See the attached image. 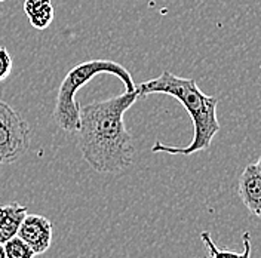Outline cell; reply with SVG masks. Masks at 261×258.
<instances>
[{"instance_id":"cell-10","label":"cell","mask_w":261,"mask_h":258,"mask_svg":"<svg viewBox=\"0 0 261 258\" xmlns=\"http://www.w3.org/2000/svg\"><path fill=\"white\" fill-rule=\"evenodd\" d=\"M5 246V252L8 258H34L36 254L32 248L29 246V243L24 242L19 236H14L9 241L3 243Z\"/></svg>"},{"instance_id":"cell-5","label":"cell","mask_w":261,"mask_h":258,"mask_svg":"<svg viewBox=\"0 0 261 258\" xmlns=\"http://www.w3.org/2000/svg\"><path fill=\"white\" fill-rule=\"evenodd\" d=\"M16 236L29 243L36 255H40L45 254L52 245L54 227L46 217L39 214H27L19 224Z\"/></svg>"},{"instance_id":"cell-7","label":"cell","mask_w":261,"mask_h":258,"mask_svg":"<svg viewBox=\"0 0 261 258\" xmlns=\"http://www.w3.org/2000/svg\"><path fill=\"white\" fill-rule=\"evenodd\" d=\"M27 214V207H22L16 202L0 205V243H5L16 236L19 224Z\"/></svg>"},{"instance_id":"cell-11","label":"cell","mask_w":261,"mask_h":258,"mask_svg":"<svg viewBox=\"0 0 261 258\" xmlns=\"http://www.w3.org/2000/svg\"><path fill=\"white\" fill-rule=\"evenodd\" d=\"M12 67H14V61L9 50L5 46H0V82L6 81L11 76Z\"/></svg>"},{"instance_id":"cell-6","label":"cell","mask_w":261,"mask_h":258,"mask_svg":"<svg viewBox=\"0 0 261 258\" xmlns=\"http://www.w3.org/2000/svg\"><path fill=\"white\" fill-rule=\"evenodd\" d=\"M238 194L244 205L255 214L261 205V171L255 163H249L238 183Z\"/></svg>"},{"instance_id":"cell-8","label":"cell","mask_w":261,"mask_h":258,"mask_svg":"<svg viewBox=\"0 0 261 258\" xmlns=\"http://www.w3.org/2000/svg\"><path fill=\"white\" fill-rule=\"evenodd\" d=\"M24 12L34 29L45 30L54 21L55 11L50 0H25Z\"/></svg>"},{"instance_id":"cell-2","label":"cell","mask_w":261,"mask_h":258,"mask_svg":"<svg viewBox=\"0 0 261 258\" xmlns=\"http://www.w3.org/2000/svg\"><path fill=\"white\" fill-rule=\"evenodd\" d=\"M137 92L138 98H146L153 94L174 97L182 104V107L187 110L193 122L195 131L190 144L186 147H172L156 141L151 147L153 153L190 156L193 153L208 150L211 147L214 137L220 131V122L217 117L218 99L217 97L203 94L195 79L181 78L165 70L161 76L137 85Z\"/></svg>"},{"instance_id":"cell-3","label":"cell","mask_w":261,"mask_h":258,"mask_svg":"<svg viewBox=\"0 0 261 258\" xmlns=\"http://www.w3.org/2000/svg\"><path fill=\"white\" fill-rule=\"evenodd\" d=\"M98 74H110L116 76L125 85L126 92L137 91V83L134 78L125 67L112 60H89L81 64L74 65L61 82L55 106H54V119L60 128L74 134L79 128L81 119V106L76 99V94L83 85L91 82Z\"/></svg>"},{"instance_id":"cell-1","label":"cell","mask_w":261,"mask_h":258,"mask_svg":"<svg viewBox=\"0 0 261 258\" xmlns=\"http://www.w3.org/2000/svg\"><path fill=\"white\" fill-rule=\"evenodd\" d=\"M138 92L89 102L81 109L77 145L86 163L99 174H116L129 168L135 143L123 116L138 101Z\"/></svg>"},{"instance_id":"cell-9","label":"cell","mask_w":261,"mask_h":258,"mask_svg":"<svg viewBox=\"0 0 261 258\" xmlns=\"http://www.w3.org/2000/svg\"><path fill=\"white\" fill-rule=\"evenodd\" d=\"M200 239H202L203 245L206 246L208 254H210L203 258H251V233L249 231H245L244 236H242V242H244V251L242 252L220 249L212 241L210 231H202Z\"/></svg>"},{"instance_id":"cell-13","label":"cell","mask_w":261,"mask_h":258,"mask_svg":"<svg viewBox=\"0 0 261 258\" xmlns=\"http://www.w3.org/2000/svg\"><path fill=\"white\" fill-rule=\"evenodd\" d=\"M254 215H257V217H260V218H261V205L258 207V210L255 211V214H254Z\"/></svg>"},{"instance_id":"cell-4","label":"cell","mask_w":261,"mask_h":258,"mask_svg":"<svg viewBox=\"0 0 261 258\" xmlns=\"http://www.w3.org/2000/svg\"><path fill=\"white\" fill-rule=\"evenodd\" d=\"M32 128L22 114L0 99V166L19 161L30 148Z\"/></svg>"},{"instance_id":"cell-12","label":"cell","mask_w":261,"mask_h":258,"mask_svg":"<svg viewBox=\"0 0 261 258\" xmlns=\"http://www.w3.org/2000/svg\"><path fill=\"white\" fill-rule=\"evenodd\" d=\"M0 258H8L6 257V252H5V246H3V243H0Z\"/></svg>"},{"instance_id":"cell-14","label":"cell","mask_w":261,"mask_h":258,"mask_svg":"<svg viewBox=\"0 0 261 258\" xmlns=\"http://www.w3.org/2000/svg\"><path fill=\"white\" fill-rule=\"evenodd\" d=\"M255 165L258 166V169H260V171H261V156H260V158H258V161H257V163H255Z\"/></svg>"}]
</instances>
